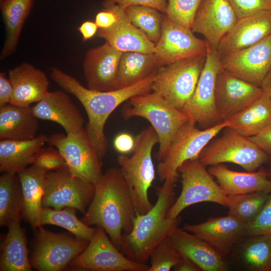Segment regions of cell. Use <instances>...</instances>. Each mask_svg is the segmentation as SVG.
<instances>
[{"instance_id":"obj_20","label":"cell","mask_w":271,"mask_h":271,"mask_svg":"<svg viewBox=\"0 0 271 271\" xmlns=\"http://www.w3.org/2000/svg\"><path fill=\"white\" fill-rule=\"evenodd\" d=\"M271 35V10L238 19L217 48L220 59L253 45Z\"/></svg>"},{"instance_id":"obj_9","label":"cell","mask_w":271,"mask_h":271,"mask_svg":"<svg viewBox=\"0 0 271 271\" xmlns=\"http://www.w3.org/2000/svg\"><path fill=\"white\" fill-rule=\"evenodd\" d=\"M196 124L195 121L189 119L175 134L165 156L157 166V173L161 181L178 178L180 166L188 160L198 158L209 142L228 126L225 121L205 129H200Z\"/></svg>"},{"instance_id":"obj_24","label":"cell","mask_w":271,"mask_h":271,"mask_svg":"<svg viewBox=\"0 0 271 271\" xmlns=\"http://www.w3.org/2000/svg\"><path fill=\"white\" fill-rule=\"evenodd\" d=\"M13 86L10 103L30 106L43 99L48 93L49 82L42 71L26 62L9 71Z\"/></svg>"},{"instance_id":"obj_10","label":"cell","mask_w":271,"mask_h":271,"mask_svg":"<svg viewBox=\"0 0 271 271\" xmlns=\"http://www.w3.org/2000/svg\"><path fill=\"white\" fill-rule=\"evenodd\" d=\"M30 259L32 267L39 271H60L87 247L89 241L63 233H55L42 226L35 230Z\"/></svg>"},{"instance_id":"obj_51","label":"cell","mask_w":271,"mask_h":271,"mask_svg":"<svg viewBox=\"0 0 271 271\" xmlns=\"http://www.w3.org/2000/svg\"><path fill=\"white\" fill-rule=\"evenodd\" d=\"M260 87L271 100V68L263 79Z\"/></svg>"},{"instance_id":"obj_2","label":"cell","mask_w":271,"mask_h":271,"mask_svg":"<svg viewBox=\"0 0 271 271\" xmlns=\"http://www.w3.org/2000/svg\"><path fill=\"white\" fill-rule=\"evenodd\" d=\"M93 184L94 195L81 220L103 228L120 250L122 235L131 231L136 215L127 184L117 167L108 169Z\"/></svg>"},{"instance_id":"obj_4","label":"cell","mask_w":271,"mask_h":271,"mask_svg":"<svg viewBox=\"0 0 271 271\" xmlns=\"http://www.w3.org/2000/svg\"><path fill=\"white\" fill-rule=\"evenodd\" d=\"M158 143L156 130L150 126L136 136L132 155L128 157L121 154L117 159L137 214L147 213L154 205L150 201L148 192L156 177L152 153Z\"/></svg>"},{"instance_id":"obj_7","label":"cell","mask_w":271,"mask_h":271,"mask_svg":"<svg viewBox=\"0 0 271 271\" xmlns=\"http://www.w3.org/2000/svg\"><path fill=\"white\" fill-rule=\"evenodd\" d=\"M206 59V53L160 67L156 73L152 91L181 110L194 91Z\"/></svg>"},{"instance_id":"obj_21","label":"cell","mask_w":271,"mask_h":271,"mask_svg":"<svg viewBox=\"0 0 271 271\" xmlns=\"http://www.w3.org/2000/svg\"><path fill=\"white\" fill-rule=\"evenodd\" d=\"M183 229L206 241L223 256L234 245L248 237L247 224L229 214L199 224H185Z\"/></svg>"},{"instance_id":"obj_33","label":"cell","mask_w":271,"mask_h":271,"mask_svg":"<svg viewBox=\"0 0 271 271\" xmlns=\"http://www.w3.org/2000/svg\"><path fill=\"white\" fill-rule=\"evenodd\" d=\"M159 68L154 53L122 52L118 68V89L128 87L148 78Z\"/></svg>"},{"instance_id":"obj_17","label":"cell","mask_w":271,"mask_h":271,"mask_svg":"<svg viewBox=\"0 0 271 271\" xmlns=\"http://www.w3.org/2000/svg\"><path fill=\"white\" fill-rule=\"evenodd\" d=\"M220 59L223 68L231 74L260 87L271 68V35Z\"/></svg>"},{"instance_id":"obj_37","label":"cell","mask_w":271,"mask_h":271,"mask_svg":"<svg viewBox=\"0 0 271 271\" xmlns=\"http://www.w3.org/2000/svg\"><path fill=\"white\" fill-rule=\"evenodd\" d=\"M130 22L155 44L160 40L164 14L148 7L133 5L125 8Z\"/></svg>"},{"instance_id":"obj_36","label":"cell","mask_w":271,"mask_h":271,"mask_svg":"<svg viewBox=\"0 0 271 271\" xmlns=\"http://www.w3.org/2000/svg\"><path fill=\"white\" fill-rule=\"evenodd\" d=\"M241 249L245 266L254 271H271V235L249 236Z\"/></svg>"},{"instance_id":"obj_34","label":"cell","mask_w":271,"mask_h":271,"mask_svg":"<svg viewBox=\"0 0 271 271\" xmlns=\"http://www.w3.org/2000/svg\"><path fill=\"white\" fill-rule=\"evenodd\" d=\"M23 198L17 173L5 172L0 177V225L7 226L22 219Z\"/></svg>"},{"instance_id":"obj_3","label":"cell","mask_w":271,"mask_h":271,"mask_svg":"<svg viewBox=\"0 0 271 271\" xmlns=\"http://www.w3.org/2000/svg\"><path fill=\"white\" fill-rule=\"evenodd\" d=\"M177 178H168L156 189L157 200L143 214L136 213L130 233L123 234L120 251L131 260L147 263L154 249L177 228L181 218L167 214L175 200L174 189Z\"/></svg>"},{"instance_id":"obj_50","label":"cell","mask_w":271,"mask_h":271,"mask_svg":"<svg viewBox=\"0 0 271 271\" xmlns=\"http://www.w3.org/2000/svg\"><path fill=\"white\" fill-rule=\"evenodd\" d=\"M175 271H201V269L191 259L182 256L181 260L173 267Z\"/></svg>"},{"instance_id":"obj_53","label":"cell","mask_w":271,"mask_h":271,"mask_svg":"<svg viewBox=\"0 0 271 271\" xmlns=\"http://www.w3.org/2000/svg\"><path fill=\"white\" fill-rule=\"evenodd\" d=\"M4 0H0V3H1L2 2H3Z\"/></svg>"},{"instance_id":"obj_43","label":"cell","mask_w":271,"mask_h":271,"mask_svg":"<svg viewBox=\"0 0 271 271\" xmlns=\"http://www.w3.org/2000/svg\"><path fill=\"white\" fill-rule=\"evenodd\" d=\"M238 19L271 10V0H228Z\"/></svg>"},{"instance_id":"obj_41","label":"cell","mask_w":271,"mask_h":271,"mask_svg":"<svg viewBox=\"0 0 271 271\" xmlns=\"http://www.w3.org/2000/svg\"><path fill=\"white\" fill-rule=\"evenodd\" d=\"M32 165L48 172L67 168L59 151L52 146L41 149L36 154Z\"/></svg>"},{"instance_id":"obj_5","label":"cell","mask_w":271,"mask_h":271,"mask_svg":"<svg viewBox=\"0 0 271 271\" xmlns=\"http://www.w3.org/2000/svg\"><path fill=\"white\" fill-rule=\"evenodd\" d=\"M126 102L121 109L124 118H144L156 130L159 149L155 156L159 162L161 161L178 130L189 120L188 116L153 91L134 96Z\"/></svg>"},{"instance_id":"obj_26","label":"cell","mask_w":271,"mask_h":271,"mask_svg":"<svg viewBox=\"0 0 271 271\" xmlns=\"http://www.w3.org/2000/svg\"><path fill=\"white\" fill-rule=\"evenodd\" d=\"M208 171L216 178L228 196L254 192H271V180L267 172H237L229 169L222 164L212 166Z\"/></svg>"},{"instance_id":"obj_19","label":"cell","mask_w":271,"mask_h":271,"mask_svg":"<svg viewBox=\"0 0 271 271\" xmlns=\"http://www.w3.org/2000/svg\"><path fill=\"white\" fill-rule=\"evenodd\" d=\"M122 53L106 42L87 52L83 69L88 88L99 91L118 89L117 73Z\"/></svg>"},{"instance_id":"obj_22","label":"cell","mask_w":271,"mask_h":271,"mask_svg":"<svg viewBox=\"0 0 271 271\" xmlns=\"http://www.w3.org/2000/svg\"><path fill=\"white\" fill-rule=\"evenodd\" d=\"M32 108L38 119L60 125L66 134L77 132L84 128L85 120L79 109L70 97L62 91H49Z\"/></svg>"},{"instance_id":"obj_23","label":"cell","mask_w":271,"mask_h":271,"mask_svg":"<svg viewBox=\"0 0 271 271\" xmlns=\"http://www.w3.org/2000/svg\"><path fill=\"white\" fill-rule=\"evenodd\" d=\"M110 6L116 14V22L109 28L99 29L97 36L122 52L154 53L155 44L130 22L126 14L125 8L117 5Z\"/></svg>"},{"instance_id":"obj_15","label":"cell","mask_w":271,"mask_h":271,"mask_svg":"<svg viewBox=\"0 0 271 271\" xmlns=\"http://www.w3.org/2000/svg\"><path fill=\"white\" fill-rule=\"evenodd\" d=\"M190 29L171 21L164 14L161 35L154 54L159 68L176 61L206 54L208 44L196 37Z\"/></svg>"},{"instance_id":"obj_28","label":"cell","mask_w":271,"mask_h":271,"mask_svg":"<svg viewBox=\"0 0 271 271\" xmlns=\"http://www.w3.org/2000/svg\"><path fill=\"white\" fill-rule=\"evenodd\" d=\"M38 118L32 106L9 103L0 107V140H28L36 137Z\"/></svg>"},{"instance_id":"obj_46","label":"cell","mask_w":271,"mask_h":271,"mask_svg":"<svg viewBox=\"0 0 271 271\" xmlns=\"http://www.w3.org/2000/svg\"><path fill=\"white\" fill-rule=\"evenodd\" d=\"M249 138L271 157V124L257 134Z\"/></svg>"},{"instance_id":"obj_40","label":"cell","mask_w":271,"mask_h":271,"mask_svg":"<svg viewBox=\"0 0 271 271\" xmlns=\"http://www.w3.org/2000/svg\"><path fill=\"white\" fill-rule=\"evenodd\" d=\"M202 0H167L166 16L172 22L185 28H191Z\"/></svg>"},{"instance_id":"obj_18","label":"cell","mask_w":271,"mask_h":271,"mask_svg":"<svg viewBox=\"0 0 271 271\" xmlns=\"http://www.w3.org/2000/svg\"><path fill=\"white\" fill-rule=\"evenodd\" d=\"M238 19L228 0H202L191 30L202 35L209 45L217 49Z\"/></svg>"},{"instance_id":"obj_6","label":"cell","mask_w":271,"mask_h":271,"mask_svg":"<svg viewBox=\"0 0 271 271\" xmlns=\"http://www.w3.org/2000/svg\"><path fill=\"white\" fill-rule=\"evenodd\" d=\"M198 159L205 167L231 163L252 172L269 162L271 157L249 137L226 127L220 137L214 138L204 147Z\"/></svg>"},{"instance_id":"obj_39","label":"cell","mask_w":271,"mask_h":271,"mask_svg":"<svg viewBox=\"0 0 271 271\" xmlns=\"http://www.w3.org/2000/svg\"><path fill=\"white\" fill-rule=\"evenodd\" d=\"M181 258L182 255L173 246L169 236L161 241L151 252L148 271H169Z\"/></svg>"},{"instance_id":"obj_12","label":"cell","mask_w":271,"mask_h":271,"mask_svg":"<svg viewBox=\"0 0 271 271\" xmlns=\"http://www.w3.org/2000/svg\"><path fill=\"white\" fill-rule=\"evenodd\" d=\"M93 183L72 175L67 168L51 171L45 178L42 206L72 207L85 214L94 195Z\"/></svg>"},{"instance_id":"obj_49","label":"cell","mask_w":271,"mask_h":271,"mask_svg":"<svg viewBox=\"0 0 271 271\" xmlns=\"http://www.w3.org/2000/svg\"><path fill=\"white\" fill-rule=\"evenodd\" d=\"M98 27L95 22L86 21L77 28L82 37L83 42L92 38L98 32Z\"/></svg>"},{"instance_id":"obj_48","label":"cell","mask_w":271,"mask_h":271,"mask_svg":"<svg viewBox=\"0 0 271 271\" xmlns=\"http://www.w3.org/2000/svg\"><path fill=\"white\" fill-rule=\"evenodd\" d=\"M13 93V86L4 72L0 73V107L10 103Z\"/></svg>"},{"instance_id":"obj_30","label":"cell","mask_w":271,"mask_h":271,"mask_svg":"<svg viewBox=\"0 0 271 271\" xmlns=\"http://www.w3.org/2000/svg\"><path fill=\"white\" fill-rule=\"evenodd\" d=\"M20 221L16 220L8 226V232L1 245V271L32 270L26 234Z\"/></svg>"},{"instance_id":"obj_16","label":"cell","mask_w":271,"mask_h":271,"mask_svg":"<svg viewBox=\"0 0 271 271\" xmlns=\"http://www.w3.org/2000/svg\"><path fill=\"white\" fill-rule=\"evenodd\" d=\"M263 93L260 86L234 76L222 66L215 89V106L220 120L244 109Z\"/></svg>"},{"instance_id":"obj_8","label":"cell","mask_w":271,"mask_h":271,"mask_svg":"<svg viewBox=\"0 0 271 271\" xmlns=\"http://www.w3.org/2000/svg\"><path fill=\"white\" fill-rule=\"evenodd\" d=\"M178 173L181 174L182 190L169 209L167 217L175 218L187 207L200 202H210L228 206V196L198 158L184 162Z\"/></svg>"},{"instance_id":"obj_14","label":"cell","mask_w":271,"mask_h":271,"mask_svg":"<svg viewBox=\"0 0 271 271\" xmlns=\"http://www.w3.org/2000/svg\"><path fill=\"white\" fill-rule=\"evenodd\" d=\"M69 264L73 268L94 271H148L150 268L147 263L126 256L105 230L98 226L87 247Z\"/></svg>"},{"instance_id":"obj_25","label":"cell","mask_w":271,"mask_h":271,"mask_svg":"<svg viewBox=\"0 0 271 271\" xmlns=\"http://www.w3.org/2000/svg\"><path fill=\"white\" fill-rule=\"evenodd\" d=\"M169 238L180 254L191 259L201 270L223 271L226 269L223 255L197 235L177 228Z\"/></svg>"},{"instance_id":"obj_32","label":"cell","mask_w":271,"mask_h":271,"mask_svg":"<svg viewBox=\"0 0 271 271\" xmlns=\"http://www.w3.org/2000/svg\"><path fill=\"white\" fill-rule=\"evenodd\" d=\"M33 3V0H4L0 3L6 31L5 41L0 56L1 60L15 51L23 26Z\"/></svg>"},{"instance_id":"obj_47","label":"cell","mask_w":271,"mask_h":271,"mask_svg":"<svg viewBox=\"0 0 271 271\" xmlns=\"http://www.w3.org/2000/svg\"><path fill=\"white\" fill-rule=\"evenodd\" d=\"M113 145L116 151L121 154L132 152L135 146V139L127 133H121L114 139Z\"/></svg>"},{"instance_id":"obj_11","label":"cell","mask_w":271,"mask_h":271,"mask_svg":"<svg viewBox=\"0 0 271 271\" xmlns=\"http://www.w3.org/2000/svg\"><path fill=\"white\" fill-rule=\"evenodd\" d=\"M222 67L217 49L208 45L206 59L193 93L181 109L202 129L222 122L215 103V83Z\"/></svg>"},{"instance_id":"obj_35","label":"cell","mask_w":271,"mask_h":271,"mask_svg":"<svg viewBox=\"0 0 271 271\" xmlns=\"http://www.w3.org/2000/svg\"><path fill=\"white\" fill-rule=\"evenodd\" d=\"M77 209L65 207L57 210L43 207L40 213L39 226L44 225H54L67 230L75 237L90 241L95 231L93 228L79 220L76 214Z\"/></svg>"},{"instance_id":"obj_31","label":"cell","mask_w":271,"mask_h":271,"mask_svg":"<svg viewBox=\"0 0 271 271\" xmlns=\"http://www.w3.org/2000/svg\"><path fill=\"white\" fill-rule=\"evenodd\" d=\"M228 127L246 137L253 136L271 124V100L264 93L226 120Z\"/></svg>"},{"instance_id":"obj_52","label":"cell","mask_w":271,"mask_h":271,"mask_svg":"<svg viewBox=\"0 0 271 271\" xmlns=\"http://www.w3.org/2000/svg\"><path fill=\"white\" fill-rule=\"evenodd\" d=\"M268 177L271 180V170L267 172Z\"/></svg>"},{"instance_id":"obj_45","label":"cell","mask_w":271,"mask_h":271,"mask_svg":"<svg viewBox=\"0 0 271 271\" xmlns=\"http://www.w3.org/2000/svg\"><path fill=\"white\" fill-rule=\"evenodd\" d=\"M116 20L117 15L113 7L109 6L96 14L95 22L99 29H106L113 26Z\"/></svg>"},{"instance_id":"obj_1","label":"cell","mask_w":271,"mask_h":271,"mask_svg":"<svg viewBox=\"0 0 271 271\" xmlns=\"http://www.w3.org/2000/svg\"><path fill=\"white\" fill-rule=\"evenodd\" d=\"M156 72L134 84L110 91L90 89L56 68L51 69L50 76L60 87L74 96L84 107L88 119L84 130L101 162L108 148L104 129L108 117L119 105L130 98L152 91Z\"/></svg>"},{"instance_id":"obj_38","label":"cell","mask_w":271,"mask_h":271,"mask_svg":"<svg viewBox=\"0 0 271 271\" xmlns=\"http://www.w3.org/2000/svg\"><path fill=\"white\" fill-rule=\"evenodd\" d=\"M269 194L264 192H254L228 196V214L248 224L259 213Z\"/></svg>"},{"instance_id":"obj_13","label":"cell","mask_w":271,"mask_h":271,"mask_svg":"<svg viewBox=\"0 0 271 271\" xmlns=\"http://www.w3.org/2000/svg\"><path fill=\"white\" fill-rule=\"evenodd\" d=\"M47 143L59 151L72 175L94 183L102 175L101 161L84 128L70 134H51Z\"/></svg>"},{"instance_id":"obj_29","label":"cell","mask_w":271,"mask_h":271,"mask_svg":"<svg viewBox=\"0 0 271 271\" xmlns=\"http://www.w3.org/2000/svg\"><path fill=\"white\" fill-rule=\"evenodd\" d=\"M41 134L28 140H0V171L18 173L33 164L37 153L47 143Z\"/></svg>"},{"instance_id":"obj_27","label":"cell","mask_w":271,"mask_h":271,"mask_svg":"<svg viewBox=\"0 0 271 271\" xmlns=\"http://www.w3.org/2000/svg\"><path fill=\"white\" fill-rule=\"evenodd\" d=\"M47 172L32 165L17 173L23 198L22 217L34 230L39 226V221L43 207L42 202Z\"/></svg>"},{"instance_id":"obj_42","label":"cell","mask_w":271,"mask_h":271,"mask_svg":"<svg viewBox=\"0 0 271 271\" xmlns=\"http://www.w3.org/2000/svg\"><path fill=\"white\" fill-rule=\"evenodd\" d=\"M271 235V192L256 217L247 224V236Z\"/></svg>"},{"instance_id":"obj_44","label":"cell","mask_w":271,"mask_h":271,"mask_svg":"<svg viewBox=\"0 0 271 271\" xmlns=\"http://www.w3.org/2000/svg\"><path fill=\"white\" fill-rule=\"evenodd\" d=\"M103 7L117 5L124 8L130 6L139 5L155 9L165 14L167 5V0H103Z\"/></svg>"}]
</instances>
